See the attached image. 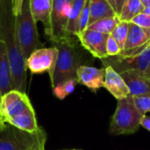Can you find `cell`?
Returning a JSON list of instances; mask_svg holds the SVG:
<instances>
[{
    "label": "cell",
    "instance_id": "obj_1",
    "mask_svg": "<svg viewBox=\"0 0 150 150\" xmlns=\"http://www.w3.org/2000/svg\"><path fill=\"white\" fill-rule=\"evenodd\" d=\"M0 40L5 45L13 88L25 93L27 68L17 38L12 0H0Z\"/></svg>",
    "mask_w": 150,
    "mask_h": 150
},
{
    "label": "cell",
    "instance_id": "obj_2",
    "mask_svg": "<svg viewBox=\"0 0 150 150\" xmlns=\"http://www.w3.org/2000/svg\"><path fill=\"white\" fill-rule=\"evenodd\" d=\"M73 37L54 43L58 49V55L54 74L50 79L53 88L69 80H77L76 72L81 66V54Z\"/></svg>",
    "mask_w": 150,
    "mask_h": 150
},
{
    "label": "cell",
    "instance_id": "obj_3",
    "mask_svg": "<svg viewBox=\"0 0 150 150\" xmlns=\"http://www.w3.org/2000/svg\"><path fill=\"white\" fill-rule=\"evenodd\" d=\"M46 142L42 128L30 133L5 122L0 130V150H45Z\"/></svg>",
    "mask_w": 150,
    "mask_h": 150
},
{
    "label": "cell",
    "instance_id": "obj_4",
    "mask_svg": "<svg viewBox=\"0 0 150 150\" xmlns=\"http://www.w3.org/2000/svg\"><path fill=\"white\" fill-rule=\"evenodd\" d=\"M143 115L136 108L133 97L130 95L118 100L116 110L112 117L109 131L112 135L132 134L141 126Z\"/></svg>",
    "mask_w": 150,
    "mask_h": 150
},
{
    "label": "cell",
    "instance_id": "obj_5",
    "mask_svg": "<svg viewBox=\"0 0 150 150\" xmlns=\"http://www.w3.org/2000/svg\"><path fill=\"white\" fill-rule=\"evenodd\" d=\"M36 22L31 9L30 0H24L20 13L16 16V33L18 41L25 61L31 54L41 47Z\"/></svg>",
    "mask_w": 150,
    "mask_h": 150
},
{
    "label": "cell",
    "instance_id": "obj_6",
    "mask_svg": "<svg viewBox=\"0 0 150 150\" xmlns=\"http://www.w3.org/2000/svg\"><path fill=\"white\" fill-rule=\"evenodd\" d=\"M71 4L72 0H53V7L50 15V27L46 33V35L53 43L71 37L67 33V25Z\"/></svg>",
    "mask_w": 150,
    "mask_h": 150
},
{
    "label": "cell",
    "instance_id": "obj_7",
    "mask_svg": "<svg viewBox=\"0 0 150 150\" xmlns=\"http://www.w3.org/2000/svg\"><path fill=\"white\" fill-rule=\"evenodd\" d=\"M104 66H111L115 71L121 74L129 70H137L144 73L150 65V47L139 54L132 56L115 55L101 60Z\"/></svg>",
    "mask_w": 150,
    "mask_h": 150
},
{
    "label": "cell",
    "instance_id": "obj_8",
    "mask_svg": "<svg viewBox=\"0 0 150 150\" xmlns=\"http://www.w3.org/2000/svg\"><path fill=\"white\" fill-rule=\"evenodd\" d=\"M58 55V49L52 47H40L33 51L25 61L26 68L33 74H40L47 71L50 79L53 76Z\"/></svg>",
    "mask_w": 150,
    "mask_h": 150
},
{
    "label": "cell",
    "instance_id": "obj_9",
    "mask_svg": "<svg viewBox=\"0 0 150 150\" xmlns=\"http://www.w3.org/2000/svg\"><path fill=\"white\" fill-rule=\"evenodd\" d=\"M1 113L4 122L32 106L26 93L13 90L0 98Z\"/></svg>",
    "mask_w": 150,
    "mask_h": 150
},
{
    "label": "cell",
    "instance_id": "obj_10",
    "mask_svg": "<svg viewBox=\"0 0 150 150\" xmlns=\"http://www.w3.org/2000/svg\"><path fill=\"white\" fill-rule=\"evenodd\" d=\"M110 34L85 29L76 37L81 45L94 57L100 60L108 57L106 52V40Z\"/></svg>",
    "mask_w": 150,
    "mask_h": 150
},
{
    "label": "cell",
    "instance_id": "obj_11",
    "mask_svg": "<svg viewBox=\"0 0 150 150\" xmlns=\"http://www.w3.org/2000/svg\"><path fill=\"white\" fill-rule=\"evenodd\" d=\"M105 69L95 67L81 65L76 72L77 82L91 91L96 92L100 88H104Z\"/></svg>",
    "mask_w": 150,
    "mask_h": 150
},
{
    "label": "cell",
    "instance_id": "obj_12",
    "mask_svg": "<svg viewBox=\"0 0 150 150\" xmlns=\"http://www.w3.org/2000/svg\"><path fill=\"white\" fill-rule=\"evenodd\" d=\"M105 88L117 100L130 96L129 88L120 73L115 71L111 66L105 67Z\"/></svg>",
    "mask_w": 150,
    "mask_h": 150
},
{
    "label": "cell",
    "instance_id": "obj_13",
    "mask_svg": "<svg viewBox=\"0 0 150 150\" xmlns=\"http://www.w3.org/2000/svg\"><path fill=\"white\" fill-rule=\"evenodd\" d=\"M127 83L132 97L150 95V80L137 70H129L120 74Z\"/></svg>",
    "mask_w": 150,
    "mask_h": 150
},
{
    "label": "cell",
    "instance_id": "obj_14",
    "mask_svg": "<svg viewBox=\"0 0 150 150\" xmlns=\"http://www.w3.org/2000/svg\"><path fill=\"white\" fill-rule=\"evenodd\" d=\"M13 90L11 68L5 45L0 40V98Z\"/></svg>",
    "mask_w": 150,
    "mask_h": 150
},
{
    "label": "cell",
    "instance_id": "obj_15",
    "mask_svg": "<svg viewBox=\"0 0 150 150\" xmlns=\"http://www.w3.org/2000/svg\"><path fill=\"white\" fill-rule=\"evenodd\" d=\"M53 7V0H30V9L34 21L41 22L45 28V33L50 27V15Z\"/></svg>",
    "mask_w": 150,
    "mask_h": 150
},
{
    "label": "cell",
    "instance_id": "obj_16",
    "mask_svg": "<svg viewBox=\"0 0 150 150\" xmlns=\"http://www.w3.org/2000/svg\"><path fill=\"white\" fill-rule=\"evenodd\" d=\"M150 42V28L139 26L129 22V30L125 49H133L142 47Z\"/></svg>",
    "mask_w": 150,
    "mask_h": 150
},
{
    "label": "cell",
    "instance_id": "obj_17",
    "mask_svg": "<svg viewBox=\"0 0 150 150\" xmlns=\"http://www.w3.org/2000/svg\"><path fill=\"white\" fill-rule=\"evenodd\" d=\"M6 122L21 130L30 132V133L36 132L40 128L38 126L36 116H35V112L33 108V105L27 108L26 110H25L20 114L9 120Z\"/></svg>",
    "mask_w": 150,
    "mask_h": 150
},
{
    "label": "cell",
    "instance_id": "obj_18",
    "mask_svg": "<svg viewBox=\"0 0 150 150\" xmlns=\"http://www.w3.org/2000/svg\"><path fill=\"white\" fill-rule=\"evenodd\" d=\"M90 19L88 25L94 22L109 17L116 16V11L108 2V0H91Z\"/></svg>",
    "mask_w": 150,
    "mask_h": 150
},
{
    "label": "cell",
    "instance_id": "obj_19",
    "mask_svg": "<svg viewBox=\"0 0 150 150\" xmlns=\"http://www.w3.org/2000/svg\"><path fill=\"white\" fill-rule=\"evenodd\" d=\"M84 3L85 0H72L70 13L67 25V33L70 36H77L79 20Z\"/></svg>",
    "mask_w": 150,
    "mask_h": 150
},
{
    "label": "cell",
    "instance_id": "obj_20",
    "mask_svg": "<svg viewBox=\"0 0 150 150\" xmlns=\"http://www.w3.org/2000/svg\"><path fill=\"white\" fill-rule=\"evenodd\" d=\"M143 10L144 5L141 0H126L119 17L121 21L131 22L135 16L143 12Z\"/></svg>",
    "mask_w": 150,
    "mask_h": 150
},
{
    "label": "cell",
    "instance_id": "obj_21",
    "mask_svg": "<svg viewBox=\"0 0 150 150\" xmlns=\"http://www.w3.org/2000/svg\"><path fill=\"white\" fill-rule=\"evenodd\" d=\"M120 21L121 20L118 15L113 16V17L105 18L99 19V20L94 22L93 24L88 25L87 29L97 31V32H99L102 33L111 34Z\"/></svg>",
    "mask_w": 150,
    "mask_h": 150
},
{
    "label": "cell",
    "instance_id": "obj_22",
    "mask_svg": "<svg viewBox=\"0 0 150 150\" xmlns=\"http://www.w3.org/2000/svg\"><path fill=\"white\" fill-rule=\"evenodd\" d=\"M128 30H129V22L120 21L111 33V35L117 41L122 51L125 49V46L128 35Z\"/></svg>",
    "mask_w": 150,
    "mask_h": 150
},
{
    "label": "cell",
    "instance_id": "obj_23",
    "mask_svg": "<svg viewBox=\"0 0 150 150\" xmlns=\"http://www.w3.org/2000/svg\"><path fill=\"white\" fill-rule=\"evenodd\" d=\"M77 83H78L77 80H75V79L63 82L56 85L54 88H53L54 94L56 98L60 99H64L67 96H69L75 91L76 85Z\"/></svg>",
    "mask_w": 150,
    "mask_h": 150
},
{
    "label": "cell",
    "instance_id": "obj_24",
    "mask_svg": "<svg viewBox=\"0 0 150 150\" xmlns=\"http://www.w3.org/2000/svg\"><path fill=\"white\" fill-rule=\"evenodd\" d=\"M134 103L139 112L144 116L150 112V95H142L133 97Z\"/></svg>",
    "mask_w": 150,
    "mask_h": 150
},
{
    "label": "cell",
    "instance_id": "obj_25",
    "mask_svg": "<svg viewBox=\"0 0 150 150\" xmlns=\"http://www.w3.org/2000/svg\"><path fill=\"white\" fill-rule=\"evenodd\" d=\"M91 0H85L83 8L81 12V17L79 20V25H78V33H81L83 31H84L89 24V19H90V10H91Z\"/></svg>",
    "mask_w": 150,
    "mask_h": 150
},
{
    "label": "cell",
    "instance_id": "obj_26",
    "mask_svg": "<svg viewBox=\"0 0 150 150\" xmlns=\"http://www.w3.org/2000/svg\"><path fill=\"white\" fill-rule=\"evenodd\" d=\"M121 49L117 43V41L114 40V38L110 34L107 40H106V52L108 56H115L121 53Z\"/></svg>",
    "mask_w": 150,
    "mask_h": 150
},
{
    "label": "cell",
    "instance_id": "obj_27",
    "mask_svg": "<svg viewBox=\"0 0 150 150\" xmlns=\"http://www.w3.org/2000/svg\"><path fill=\"white\" fill-rule=\"evenodd\" d=\"M131 22L142 27L150 28V16L144 12H142L137 16H135L131 20Z\"/></svg>",
    "mask_w": 150,
    "mask_h": 150
},
{
    "label": "cell",
    "instance_id": "obj_28",
    "mask_svg": "<svg viewBox=\"0 0 150 150\" xmlns=\"http://www.w3.org/2000/svg\"><path fill=\"white\" fill-rule=\"evenodd\" d=\"M24 0H12V10L15 16H18L22 9Z\"/></svg>",
    "mask_w": 150,
    "mask_h": 150
},
{
    "label": "cell",
    "instance_id": "obj_29",
    "mask_svg": "<svg viewBox=\"0 0 150 150\" xmlns=\"http://www.w3.org/2000/svg\"><path fill=\"white\" fill-rule=\"evenodd\" d=\"M141 126L143 127L145 129H147L148 131L150 132V116L144 115L142 117V122H141Z\"/></svg>",
    "mask_w": 150,
    "mask_h": 150
},
{
    "label": "cell",
    "instance_id": "obj_30",
    "mask_svg": "<svg viewBox=\"0 0 150 150\" xmlns=\"http://www.w3.org/2000/svg\"><path fill=\"white\" fill-rule=\"evenodd\" d=\"M126 0H115V5H116V13L119 16L120 14V11L122 10L123 4Z\"/></svg>",
    "mask_w": 150,
    "mask_h": 150
},
{
    "label": "cell",
    "instance_id": "obj_31",
    "mask_svg": "<svg viewBox=\"0 0 150 150\" xmlns=\"http://www.w3.org/2000/svg\"><path fill=\"white\" fill-rule=\"evenodd\" d=\"M4 124H5V122H4V120L3 119V116H2V113H1V106H0V130L4 127Z\"/></svg>",
    "mask_w": 150,
    "mask_h": 150
},
{
    "label": "cell",
    "instance_id": "obj_32",
    "mask_svg": "<svg viewBox=\"0 0 150 150\" xmlns=\"http://www.w3.org/2000/svg\"><path fill=\"white\" fill-rule=\"evenodd\" d=\"M143 12L150 16V5H149V6H145V7H144Z\"/></svg>",
    "mask_w": 150,
    "mask_h": 150
},
{
    "label": "cell",
    "instance_id": "obj_33",
    "mask_svg": "<svg viewBox=\"0 0 150 150\" xmlns=\"http://www.w3.org/2000/svg\"><path fill=\"white\" fill-rule=\"evenodd\" d=\"M143 74H144V75H145V76H147V77H148V78L150 80V65L149 66V68L147 69V70H146Z\"/></svg>",
    "mask_w": 150,
    "mask_h": 150
},
{
    "label": "cell",
    "instance_id": "obj_34",
    "mask_svg": "<svg viewBox=\"0 0 150 150\" xmlns=\"http://www.w3.org/2000/svg\"><path fill=\"white\" fill-rule=\"evenodd\" d=\"M141 2L144 5V7L150 5V0H141Z\"/></svg>",
    "mask_w": 150,
    "mask_h": 150
},
{
    "label": "cell",
    "instance_id": "obj_35",
    "mask_svg": "<svg viewBox=\"0 0 150 150\" xmlns=\"http://www.w3.org/2000/svg\"><path fill=\"white\" fill-rule=\"evenodd\" d=\"M108 2L111 4V5L114 8V10L116 11V5H115V0H108Z\"/></svg>",
    "mask_w": 150,
    "mask_h": 150
}]
</instances>
